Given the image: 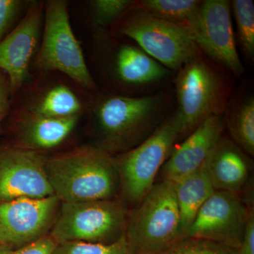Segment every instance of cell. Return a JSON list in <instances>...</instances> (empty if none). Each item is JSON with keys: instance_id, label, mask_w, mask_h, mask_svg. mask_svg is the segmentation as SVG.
<instances>
[{"instance_id": "f546056e", "label": "cell", "mask_w": 254, "mask_h": 254, "mask_svg": "<svg viewBox=\"0 0 254 254\" xmlns=\"http://www.w3.org/2000/svg\"><path fill=\"white\" fill-rule=\"evenodd\" d=\"M13 250L0 245V254H11Z\"/></svg>"}, {"instance_id": "9c48e42d", "label": "cell", "mask_w": 254, "mask_h": 254, "mask_svg": "<svg viewBox=\"0 0 254 254\" xmlns=\"http://www.w3.org/2000/svg\"><path fill=\"white\" fill-rule=\"evenodd\" d=\"M251 212L238 193L215 190L183 238L201 239L238 250Z\"/></svg>"}, {"instance_id": "5bb4252c", "label": "cell", "mask_w": 254, "mask_h": 254, "mask_svg": "<svg viewBox=\"0 0 254 254\" xmlns=\"http://www.w3.org/2000/svg\"><path fill=\"white\" fill-rule=\"evenodd\" d=\"M225 127L222 115L205 120L183 143L173 148L162 167L163 180L175 182L205 166Z\"/></svg>"}, {"instance_id": "4fadbf2b", "label": "cell", "mask_w": 254, "mask_h": 254, "mask_svg": "<svg viewBox=\"0 0 254 254\" xmlns=\"http://www.w3.org/2000/svg\"><path fill=\"white\" fill-rule=\"evenodd\" d=\"M43 18L44 4L31 3L21 22L0 42V71L9 78L11 95L28 78L30 62L36 53Z\"/></svg>"}, {"instance_id": "3957f363", "label": "cell", "mask_w": 254, "mask_h": 254, "mask_svg": "<svg viewBox=\"0 0 254 254\" xmlns=\"http://www.w3.org/2000/svg\"><path fill=\"white\" fill-rule=\"evenodd\" d=\"M127 219L125 236L132 254H153L181 239L173 182L155 184Z\"/></svg>"}, {"instance_id": "83f0119b", "label": "cell", "mask_w": 254, "mask_h": 254, "mask_svg": "<svg viewBox=\"0 0 254 254\" xmlns=\"http://www.w3.org/2000/svg\"><path fill=\"white\" fill-rule=\"evenodd\" d=\"M237 254H254V215L251 212L247 227Z\"/></svg>"}, {"instance_id": "484cf974", "label": "cell", "mask_w": 254, "mask_h": 254, "mask_svg": "<svg viewBox=\"0 0 254 254\" xmlns=\"http://www.w3.org/2000/svg\"><path fill=\"white\" fill-rule=\"evenodd\" d=\"M26 2L20 0H0V42L4 39L6 31Z\"/></svg>"}, {"instance_id": "cb8c5ba5", "label": "cell", "mask_w": 254, "mask_h": 254, "mask_svg": "<svg viewBox=\"0 0 254 254\" xmlns=\"http://www.w3.org/2000/svg\"><path fill=\"white\" fill-rule=\"evenodd\" d=\"M153 254H237V250L210 241L187 237Z\"/></svg>"}, {"instance_id": "f1b7e54d", "label": "cell", "mask_w": 254, "mask_h": 254, "mask_svg": "<svg viewBox=\"0 0 254 254\" xmlns=\"http://www.w3.org/2000/svg\"><path fill=\"white\" fill-rule=\"evenodd\" d=\"M10 95L9 78L4 71H0V123L7 110Z\"/></svg>"}, {"instance_id": "8fae6325", "label": "cell", "mask_w": 254, "mask_h": 254, "mask_svg": "<svg viewBox=\"0 0 254 254\" xmlns=\"http://www.w3.org/2000/svg\"><path fill=\"white\" fill-rule=\"evenodd\" d=\"M52 195L55 194L46 175V158L16 145L0 148V203Z\"/></svg>"}, {"instance_id": "6da1fadb", "label": "cell", "mask_w": 254, "mask_h": 254, "mask_svg": "<svg viewBox=\"0 0 254 254\" xmlns=\"http://www.w3.org/2000/svg\"><path fill=\"white\" fill-rule=\"evenodd\" d=\"M50 186L61 203L114 198L120 179L113 157L98 146H83L46 158Z\"/></svg>"}, {"instance_id": "44dd1931", "label": "cell", "mask_w": 254, "mask_h": 254, "mask_svg": "<svg viewBox=\"0 0 254 254\" xmlns=\"http://www.w3.org/2000/svg\"><path fill=\"white\" fill-rule=\"evenodd\" d=\"M81 102L64 85H58L46 92L29 110L47 118L64 119L79 116Z\"/></svg>"}, {"instance_id": "4316f807", "label": "cell", "mask_w": 254, "mask_h": 254, "mask_svg": "<svg viewBox=\"0 0 254 254\" xmlns=\"http://www.w3.org/2000/svg\"><path fill=\"white\" fill-rule=\"evenodd\" d=\"M57 245L58 243L50 235H46L22 248L13 251L11 254H53Z\"/></svg>"}, {"instance_id": "2e32d148", "label": "cell", "mask_w": 254, "mask_h": 254, "mask_svg": "<svg viewBox=\"0 0 254 254\" xmlns=\"http://www.w3.org/2000/svg\"><path fill=\"white\" fill-rule=\"evenodd\" d=\"M78 118H47L27 110L16 120V146L35 151L55 148L72 132Z\"/></svg>"}, {"instance_id": "30bf717a", "label": "cell", "mask_w": 254, "mask_h": 254, "mask_svg": "<svg viewBox=\"0 0 254 254\" xmlns=\"http://www.w3.org/2000/svg\"><path fill=\"white\" fill-rule=\"evenodd\" d=\"M60 205L56 195L0 203V245L14 251L46 236Z\"/></svg>"}, {"instance_id": "5b68a950", "label": "cell", "mask_w": 254, "mask_h": 254, "mask_svg": "<svg viewBox=\"0 0 254 254\" xmlns=\"http://www.w3.org/2000/svg\"><path fill=\"white\" fill-rule=\"evenodd\" d=\"M126 207L110 199L61 203L50 236L57 242L109 244L125 234Z\"/></svg>"}, {"instance_id": "7a4b0ae2", "label": "cell", "mask_w": 254, "mask_h": 254, "mask_svg": "<svg viewBox=\"0 0 254 254\" xmlns=\"http://www.w3.org/2000/svg\"><path fill=\"white\" fill-rule=\"evenodd\" d=\"M163 104L159 95L105 100L97 110L100 132L98 147L112 155L140 144L160 125Z\"/></svg>"}, {"instance_id": "7c38bea8", "label": "cell", "mask_w": 254, "mask_h": 254, "mask_svg": "<svg viewBox=\"0 0 254 254\" xmlns=\"http://www.w3.org/2000/svg\"><path fill=\"white\" fill-rule=\"evenodd\" d=\"M200 50L241 76V63L232 28L231 4L227 0L202 1L199 14L188 30Z\"/></svg>"}, {"instance_id": "9a60e30c", "label": "cell", "mask_w": 254, "mask_h": 254, "mask_svg": "<svg viewBox=\"0 0 254 254\" xmlns=\"http://www.w3.org/2000/svg\"><path fill=\"white\" fill-rule=\"evenodd\" d=\"M232 139L219 138L206 163L209 177L215 190L240 194L250 180L252 160Z\"/></svg>"}, {"instance_id": "603a6c76", "label": "cell", "mask_w": 254, "mask_h": 254, "mask_svg": "<svg viewBox=\"0 0 254 254\" xmlns=\"http://www.w3.org/2000/svg\"><path fill=\"white\" fill-rule=\"evenodd\" d=\"M53 254H132L125 234L109 244L84 242L58 243Z\"/></svg>"}, {"instance_id": "52a82bcc", "label": "cell", "mask_w": 254, "mask_h": 254, "mask_svg": "<svg viewBox=\"0 0 254 254\" xmlns=\"http://www.w3.org/2000/svg\"><path fill=\"white\" fill-rule=\"evenodd\" d=\"M175 86L180 136L190 134L209 117L222 115L226 102L223 81L200 55L179 70Z\"/></svg>"}, {"instance_id": "ba28073f", "label": "cell", "mask_w": 254, "mask_h": 254, "mask_svg": "<svg viewBox=\"0 0 254 254\" xmlns=\"http://www.w3.org/2000/svg\"><path fill=\"white\" fill-rule=\"evenodd\" d=\"M120 32L168 69L180 70L200 55V50L186 28L138 9L128 16Z\"/></svg>"}, {"instance_id": "d6986e66", "label": "cell", "mask_w": 254, "mask_h": 254, "mask_svg": "<svg viewBox=\"0 0 254 254\" xmlns=\"http://www.w3.org/2000/svg\"><path fill=\"white\" fill-rule=\"evenodd\" d=\"M232 140L250 156L254 155V99L249 96L228 111L224 118Z\"/></svg>"}, {"instance_id": "277c9868", "label": "cell", "mask_w": 254, "mask_h": 254, "mask_svg": "<svg viewBox=\"0 0 254 254\" xmlns=\"http://www.w3.org/2000/svg\"><path fill=\"white\" fill-rule=\"evenodd\" d=\"M179 136L180 124L175 113L140 144L113 157L120 188L127 202L138 204L153 188L157 174L173 151Z\"/></svg>"}, {"instance_id": "ffe728a7", "label": "cell", "mask_w": 254, "mask_h": 254, "mask_svg": "<svg viewBox=\"0 0 254 254\" xmlns=\"http://www.w3.org/2000/svg\"><path fill=\"white\" fill-rule=\"evenodd\" d=\"M201 4L198 0H143L138 9L189 30L196 21Z\"/></svg>"}, {"instance_id": "7402d4cb", "label": "cell", "mask_w": 254, "mask_h": 254, "mask_svg": "<svg viewBox=\"0 0 254 254\" xmlns=\"http://www.w3.org/2000/svg\"><path fill=\"white\" fill-rule=\"evenodd\" d=\"M231 9L237 23L241 46L249 58L254 55V3L252 0H234Z\"/></svg>"}, {"instance_id": "8992f818", "label": "cell", "mask_w": 254, "mask_h": 254, "mask_svg": "<svg viewBox=\"0 0 254 254\" xmlns=\"http://www.w3.org/2000/svg\"><path fill=\"white\" fill-rule=\"evenodd\" d=\"M43 20V41L35 58L36 67L43 71H60L83 88L94 90V80L70 24L68 3L47 1Z\"/></svg>"}, {"instance_id": "ac0fdd59", "label": "cell", "mask_w": 254, "mask_h": 254, "mask_svg": "<svg viewBox=\"0 0 254 254\" xmlns=\"http://www.w3.org/2000/svg\"><path fill=\"white\" fill-rule=\"evenodd\" d=\"M115 60L119 78L131 86L153 84L162 81L170 73L168 68L136 46H122Z\"/></svg>"}, {"instance_id": "e0dca14e", "label": "cell", "mask_w": 254, "mask_h": 254, "mask_svg": "<svg viewBox=\"0 0 254 254\" xmlns=\"http://www.w3.org/2000/svg\"><path fill=\"white\" fill-rule=\"evenodd\" d=\"M173 183L180 213L182 239L194 221L200 208L215 190L209 177L206 165L198 171Z\"/></svg>"}, {"instance_id": "d4e9b609", "label": "cell", "mask_w": 254, "mask_h": 254, "mask_svg": "<svg viewBox=\"0 0 254 254\" xmlns=\"http://www.w3.org/2000/svg\"><path fill=\"white\" fill-rule=\"evenodd\" d=\"M130 0H95L91 1L93 17L97 24L105 26L116 19L133 4Z\"/></svg>"}]
</instances>
